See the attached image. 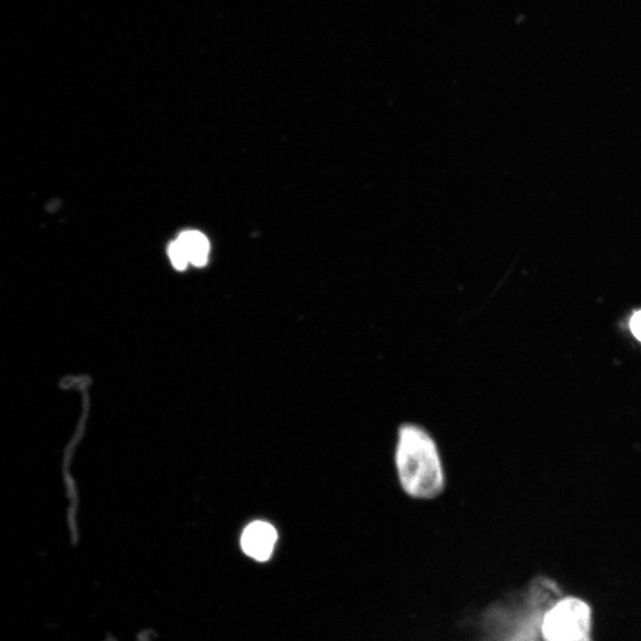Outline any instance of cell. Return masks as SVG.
Instances as JSON below:
<instances>
[{"label": "cell", "instance_id": "obj_2", "mask_svg": "<svg viewBox=\"0 0 641 641\" xmlns=\"http://www.w3.org/2000/svg\"><path fill=\"white\" fill-rule=\"evenodd\" d=\"M589 606L578 597H566L545 614L541 630L546 641H588Z\"/></svg>", "mask_w": 641, "mask_h": 641}, {"label": "cell", "instance_id": "obj_4", "mask_svg": "<svg viewBox=\"0 0 641 641\" xmlns=\"http://www.w3.org/2000/svg\"><path fill=\"white\" fill-rule=\"evenodd\" d=\"M177 240L184 249L189 263L195 266H203L207 260L209 243L207 237L198 231H185Z\"/></svg>", "mask_w": 641, "mask_h": 641}, {"label": "cell", "instance_id": "obj_3", "mask_svg": "<svg viewBox=\"0 0 641 641\" xmlns=\"http://www.w3.org/2000/svg\"><path fill=\"white\" fill-rule=\"evenodd\" d=\"M276 540L277 532L272 525L255 521L243 531L240 544L247 556L258 561H266L272 553Z\"/></svg>", "mask_w": 641, "mask_h": 641}, {"label": "cell", "instance_id": "obj_6", "mask_svg": "<svg viewBox=\"0 0 641 641\" xmlns=\"http://www.w3.org/2000/svg\"><path fill=\"white\" fill-rule=\"evenodd\" d=\"M630 328L635 337L641 340V311L633 315L630 321Z\"/></svg>", "mask_w": 641, "mask_h": 641}, {"label": "cell", "instance_id": "obj_1", "mask_svg": "<svg viewBox=\"0 0 641 641\" xmlns=\"http://www.w3.org/2000/svg\"><path fill=\"white\" fill-rule=\"evenodd\" d=\"M393 461L398 484L407 497L430 500L444 491L442 453L434 435L424 426L411 422L398 426Z\"/></svg>", "mask_w": 641, "mask_h": 641}, {"label": "cell", "instance_id": "obj_5", "mask_svg": "<svg viewBox=\"0 0 641 641\" xmlns=\"http://www.w3.org/2000/svg\"><path fill=\"white\" fill-rule=\"evenodd\" d=\"M168 256L174 267L177 270H184L189 264L188 257L177 239L170 242L167 247Z\"/></svg>", "mask_w": 641, "mask_h": 641}]
</instances>
